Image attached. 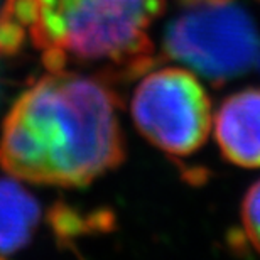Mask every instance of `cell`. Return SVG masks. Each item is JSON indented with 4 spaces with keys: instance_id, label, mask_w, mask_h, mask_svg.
Returning a JSON list of instances; mask_svg holds the SVG:
<instances>
[{
    "instance_id": "obj_1",
    "label": "cell",
    "mask_w": 260,
    "mask_h": 260,
    "mask_svg": "<svg viewBox=\"0 0 260 260\" xmlns=\"http://www.w3.org/2000/svg\"><path fill=\"white\" fill-rule=\"evenodd\" d=\"M110 83L78 71H48L2 123L0 168L34 184L81 188L125 157Z\"/></svg>"
},
{
    "instance_id": "obj_2",
    "label": "cell",
    "mask_w": 260,
    "mask_h": 260,
    "mask_svg": "<svg viewBox=\"0 0 260 260\" xmlns=\"http://www.w3.org/2000/svg\"><path fill=\"white\" fill-rule=\"evenodd\" d=\"M164 0H5L0 58L32 48L48 71L90 70L112 83L154 66L147 30Z\"/></svg>"
},
{
    "instance_id": "obj_3",
    "label": "cell",
    "mask_w": 260,
    "mask_h": 260,
    "mask_svg": "<svg viewBox=\"0 0 260 260\" xmlns=\"http://www.w3.org/2000/svg\"><path fill=\"white\" fill-rule=\"evenodd\" d=\"M164 53L213 83H225L255 66L260 38L250 14L235 0H200L166 27Z\"/></svg>"
},
{
    "instance_id": "obj_4",
    "label": "cell",
    "mask_w": 260,
    "mask_h": 260,
    "mask_svg": "<svg viewBox=\"0 0 260 260\" xmlns=\"http://www.w3.org/2000/svg\"><path fill=\"white\" fill-rule=\"evenodd\" d=\"M130 115L150 144L174 157L198 152L211 130L210 96L183 68L147 73L134 90Z\"/></svg>"
},
{
    "instance_id": "obj_5",
    "label": "cell",
    "mask_w": 260,
    "mask_h": 260,
    "mask_svg": "<svg viewBox=\"0 0 260 260\" xmlns=\"http://www.w3.org/2000/svg\"><path fill=\"white\" fill-rule=\"evenodd\" d=\"M215 139L223 157L240 168H260V88H245L221 103Z\"/></svg>"
},
{
    "instance_id": "obj_6",
    "label": "cell",
    "mask_w": 260,
    "mask_h": 260,
    "mask_svg": "<svg viewBox=\"0 0 260 260\" xmlns=\"http://www.w3.org/2000/svg\"><path fill=\"white\" fill-rule=\"evenodd\" d=\"M43 223L41 203L17 181L0 178V258L27 247Z\"/></svg>"
},
{
    "instance_id": "obj_7",
    "label": "cell",
    "mask_w": 260,
    "mask_h": 260,
    "mask_svg": "<svg viewBox=\"0 0 260 260\" xmlns=\"http://www.w3.org/2000/svg\"><path fill=\"white\" fill-rule=\"evenodd\" d=\"M242 225L248 243L260 252V181L252 184L243 198Z\"/></svg>"
},
{
    "instance_id": "obj_8",
    "label": "cell",
    "mask_w": 260,
    "mask_h": 260,
    "mask_svg": "<svg viewBox=\"0 0 260 260\" xmlns=\"http://www.w3.org/2000/svg\"><path fill=\"white\" fill-rule=\"evenodd\" d=\"M183 4H193V2H200V0H181Z\"/></svg>"
},
{
    "instance_id": "obj_9",
    "label": "cell",
    "mask_w": 260,
    "mask_h": 260,
    "mask_svg": "<svg viewBox=\"0 0 260 260\" xmlns=\"http://www.w3.org/2000/svg\"><path fill=\"white\" fill-rule=\"evenodd\" d=\"M255 66H258V68H260V54H258V59H257V63H255Z\"/></svg>"
}]
</instances>
